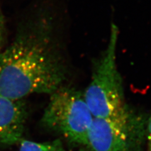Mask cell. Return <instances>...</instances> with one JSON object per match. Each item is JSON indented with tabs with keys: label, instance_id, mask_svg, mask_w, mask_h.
I'll return each mask as SVG.
<instances>
[{
	"label": "cell",
	"instance_id": "1",
	"mask_svg": "<svg viewBox=\"0 0 151 151\" xmlns=\"http://www.w3.org/2000/svg\"><path fill=\"white\" fill-rule=\"evenodd\" d=\"M65 79L62 60L40 30L22 33L0 52V94L4 97L22 100L32 94L50 95Z\"/></svg>",
	"mask_w": 151,
	"mask_h": 151
},
{
	"label": "cell",
	"instance_id": "2",
	"mask_svg": "<svg viewBox=\"0 0 151 151\" xmlns=\"http://www.w3.org/2000/svg\"><path fill=\"white\" fill-rule=\"evenodd\" d=\"M119 29L112 23L106 47L92 60L91 81L83 93L94 118L131 121L124 84L117 65Z\"/></svg>",
	"mask_w": 151,
	"mask_h": 151
},
{
	"label": "cell",
	"instance_id": "3",
	"mask_svg": "<svg viewBox=\"0 0 151 151\" xmlns=\"http://www.w3.org/2000/svg\"><path fill=\"white\" fill-rule=\"evenodd\" d=\"M93 119L83 93L62 86L50 94L42 122L70 142L88 146Z\"/></svg>",
	"mask_w": 151,
	"mask_h": 151
},
{
	"label": "cell",
	"instance_id": "4",
	"mask_svg": "<svg viewBox=\"0 0 151 151\" xmlns=\"http://www.w3.org/2000/svg\"><path fill=\"white\" fill-rule=\"evenodd\" d=\"M131 121L94 118L88 147L93 151H130Z\"/></svg>",
	"mask_w": 151,
	"mask_h": 151
},
{
	"label": "cell",
	"instance_id": "5",
	"mask_svg": "<svg viewBox=\"0 0 151 151\" xmlns=\"http://www.w3.org/2000/svg\"><path fill=\"white\" fill-rule=\"evenodd\" d=\"M26 108L22 100L0 94V147L20 143L27 120Z\"/></svg>",
	"mask_w": 151,
	"mask_h": 151
},
{
	"label": "cell",
	"instance_id": "6",
	"mask_svg": "<svg viewBox=\"0 0 151 151\" xmlns=\"http://www.w3.org/2000/svg\"><path fill=\"white\" fill-rule=\"evenodd\" d=\"M18 151H66L62 142L59 140L36 142L30 140H23Z\"/></svg>",
	"mask_w": 151,
	"mask_h": 151
},
{
	"label": "cell",
	"instance_id": "7",
	"mask_svg": "<svg viewBox=\"0 0 151 151\" xmlns=\"http://www.w3.org/2000/svg\"><path fill=\"white\" fill-rule=\"evenodd\" d=\"M147 140H148V151H151V115L149 117L147 124Z\"/></svg>",
	"mask_w": 151,
	"mask_h": 151
},
{
	"label": "cell",
	"instance_id": "8",
	"mask_svg": "<svg viewBox=\"0 0 151 151\" xmlns=\"http://www.w3.org/2000/svg\"><path fill=\"white\" fill-rule=\"evenodd\" d=\"M1 35H2V23H1V17H0V42H1Z\"/></svg>",
	"mask_w": 151,
	"mask_h": 151
},
{
	"label": "cell",
	"instance_id": "9",
	"mask_svg": "<svg viewBox=\"0 0 151 151\" xmlns=\"http://www.w3.org/2000/svg\"><path fill=\"white\" fill-rule=\"evenodd\" d=\"M79 151H87V150H86L84 149H81V150H79Z\"/></svg>",
	"mask_w": 151,
	"mask_h": 151
}]
</instances>
